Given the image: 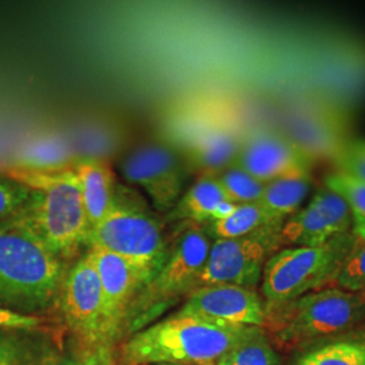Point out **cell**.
I'll list each match as a JSON object with an SVG mask.
<instances>
[{
	"instance_id": "32",
	"label": "cell",
	"mask_w": 365,
	"mask_h": 365,
	"mask_svg": "<svg viewBox=\"0 0 365 365\" xmlns=\"http://www.w3.org/2000/svg\"><path fill=\"white\" fill-rule=\"evenodd\" d=\"M158 365H194V364H158Z\"/></svg>"
},
{
	"instance_id": "20",
	"label": "cell",
	"mask_w": 365,
	"mask_h": 365,
	"mask_svg": "<svg viewBox=\"0 0 365 365\" xmlns=\"http://www.w3.org/2000/svg\"><path fill=\"white\" fill-rule=\"evenodd\" d=\"M276 223L284 222L277 220L271 212L264 209L260 203H250L238 205L235 212L223 221L209 222L207 229L212 240H221L252 235Z\"/></svg>"
},
{
	"instance_id": "18",
	"label": "cell",
	"mask_w": 365,
	"mask_h": 365,
	"mask_svg": "<svg viewBox=\"0 0 365 365\" xmlns=\"http://www.w3.org/2000/svg\"><path fill=\"white\" fill-rule=\"evenodd\" d=\"M227 200L217 176L203 175L179 199L176 206L164 217L167 222L209 223L215 207Z\"/></svg>"
},
{
	"instance_id": "2",
	"label": "cell",
	"mask_w": 365,
	"mask_h": 365,
	"mask_svg": "<svg viewBox=\"0 0 365 365\" xmlns=\"http://www.w3.org/2000/svg\"><path fill=\"white\" fill-rule=\"evenodd\" d=\"M262 330L218 324L178 312L134 334L122 346L120 364L215 365L226 353Z\"/></svg>"
},
{
	"instance_id": "9",
	"label": "cell",
	"mask_w": 365,
	"mask_h": 365,
	"mask_svg": "<svg viewBox=\"0 0 365 365\" xmlns=\"http://www.w3.org/2000/svg\"><path fill=\"white\" fill-rule=\"evenodd\" d=\"M60 304L71 330L91 349L108 348L119 336L88 252L66 272Z\"/></svg>"
},
{
	"instance_id": "26",
	"label": "cell",
	"mask_w": 365,
	"mask_h": 365,
	"mask_svg": "<svg viewBox=\"0 0 365 365\" xmlns=\"http://www.w3.org/2000/svg\"><path fill=\"white\" fill-rule=\"evenodd\" d=\"M334 287L365 294V241H356L339 269Z\"/></svg>"
},
{
	"instance_id": "6",
	"label": "cell",
	"mask_w": 365,
	"mask_h": 365,
	"mask_svg": "<svg viewBox=\"0 0 365 365\" xmlns=\"http://www.w3.org/2000/svg\"><path fill=\"white\" fill-rule=\"evenodd\" d=\"M212 238L207 223L178 222L168 235L164 264L131 304L125 327L138 329L199 288V277L209 259Z\"/></svg>"
},
{
	"instance_id": "13",
	"label": "cell",
	"mask_w": 365,
	"mask_h": 365,
	"mask_svg": "<svg viewBox=\"0 0 365 365\" xmlns=\"http://www.w3.org/2000/svg\"><path fill=\"white\" fill-rule=\"evenodd\" d=\"M179 313L235 327L265 325V303L252 288L217 284L197 288L187 297Z\"/></svg>"
},
{
	"instance_id": "11",
	"label": "cell",
	"mask_w": 365,
	"mask_h": 365,
	"mask_svg": "<svg viewBox=\"0 0 365 365\" xmlns=\"http://www.w3.org/2000/svg\"><path fill=\"white\" fill-rule=\"evenodd\" d=\"M235 167L259 182L310 176L314 161L303 153L284 131H256L241 141Z\"/></svg>"
},
{
	"instance_id": "1",
	"label": "cell",
	"mask_w": 365,
	"mask_h": 365,
	"mask_svg": "<svg viewBox=\"0 0 365 365\" xmlns=\"http://www.w3.org/2000/svg\"><path fill=\"white\" fill-rule=\"evenodd\" d=\"M64 260L46 248L24 211L0 222V306L16 313L45 312L60 299Z\"/></svg>"
},
{
	"instance_id": "22",
	"label": "cell",
	"mask_w": 365,
	"mask_h": 365,
	"mask_svg": "<svg viewBox=\"0 0 365 365\" xmlns=\"http://www.w3.org/2000/svg\"><path fill=\"white\" fill-rule=\"evenodd\" d=\"M325 187L346 202L352 212V233L359 241H365V182L334 170L325 178Z\"/></svg>"
},
{
	"instance_id": "23",
	"label": "cell",
	"mask_w": 365,
	"mask_h": 365,
	"mask_svg": "<svg viewBox=\"0 0 365 365\" xmlns=\"http://www.w3.org/2000/svg\"><path fill=\"white\" fill-rule=\"evenodd\" d=\"M38 341L25 331L0 330V365H39L42 353Z\"/></svg>"
},
{
	"instance_id": "5",
	"label": "cell",
	"mask_w": 365,
	"mask_h": 365,
	"mask_svg": "<svg viewBox=\"0 0 365 365\" xmlns=\"http://www.w3.org/2000/svg\"><path fill=\"white\" fill-rule=\"evenodd\" d=\"M165 223V218L143 196L118 182L111 209L91 227L86 247L110 250L130 261L152 279L167 256Z\"/></svg>"
},
{
	"instance_id": "7",
	"label": "cell",
	"mask_w": 365,
	"mask_h": 365,
	"mask_svg": "<svg viewBox=\"0 0 365 365\" xmlns=\"http://www.w3.org/2000/svg\"><path fill=\"white\" fill-rule=\"evenodd\" d=\"M357 238L352 232L319 247L284 248L267 261L261 279L265 304H280L336 284Z\"/></svg>"
},
{
	"instance_id": "24",
	"label": "cell",
	"mask_w": 365,
	"mask_h": 365,
	"mask_svg": "<svg viewBox=\"0 0 365 365\" xmlns=\"http://www.w3.org/2000/svg\"><path fill=\"white\" fill-rule=\"evenodd\" d=\"M217 179L227 200L235 205L259 203L264 194L265 184L235 165L217 175Z\"/></svg>"
},
{
	"instance_id": "27",
	"label": "cell",
	"mask_w": 365,
	"mask_h": 365,
	"mask_svg": "<svg viewBox=\"0 0 365 365\" xmlns=\"http://www.w3.org/2000/svg\"><path fill=\"white\" fill-rule=\"evenodd\" d=\"M333 163L337 172L365 182V138L351 137Z\"/></svg>"
},
{
	"instance_id": "14",
	"label": "cell",
	"mask_w": 365,
	"mask_h": 365,
	"mask_svg": "<svg viewBox=\"0 0 365 365\" xmlns=\"http://www.w3.org/2000/svg\"><path fill=\"white\" fill-rule=\"evenodd\" d=\"M88 255L99 276L111 321L120 334L133 302L150 277L130 261L110 250L91 247Z\"/></svg>"
},
{
	"instance_id": "17",
	"label": "cell",
	"mask_w": 365,
	"mask_h": 365,
	"mask_svg": "<svg viewBox=\"0 0 365 365\" xmlns=\"http://www.w3.org/2000/svg\"><path fill=\"white\" fill-rule=\"evenodd\" d=\"M241 141L233 131L225 129L210 131L190 146L187 155L188 167L199 172L200 176H217L235 164Z\"/></svg>"
},
{
	"instance_id": "16",
	"label": "cell",
	"mask_w": 365,
	"mask_h": 365,
	"mask_svg": "<svg viewBox=\"0 0 365 365\" xmlns=\"http://www.w3.org/2000/svg\"><path fill=\"white\" fill-rule=\"evenodd\" d=\"M72 168L78 176L90 227H93L111 209L117 192L115 175L105 158H84L72 165Z\"/></svg>"
},
{
	"instance_id": "10",
	"label": "cell",
	"mask_w": 365,
	"mask_h": 365,
	"mask_svg": "<svg viewBox=\"0 0 365 365\" xmlns=\"http://www.w3.org/2000/svg\"><path fill=\"white\" fill-rule=\"evenodd\" d=\"M129 182L140 187L157 212L168 214L182 197L187 168L170 149L160 144L134 150L122 165Z\"/></svg>"
},
{
	"instance_id": "4",
	"label": "cell",
	"mask_w": 365,
	"mask_h": 365,
	"mask_svg": "<svg viewBox=\"0 0 365 365\" xmlns=\"http://www.w3.org/2000/svg\"><path fill=\"white\" fill-rule=\"evenodd\" d=\"M365 325V294L330 287L280 304H265V325L274 345L307 349L317 342L344 339Z\"/></svg>"
},
{
	"instance_id": "19",
	"label": "cell",
	"mask_w": 365,
	"mask_h": 365,
	"mask_svg": "<svg viewBox=\"0 0 365 365\" xmlns=\"http://www.w3.org/2000/svg\"><path fill=\"white\" fill-rule=\"evenodd\" d=\"M312 176L283 178L267 182L261 197V206L280 221H286L299 210L310 194Z\"/></svg>"
},
{
	"instance_id": "8",
	"label": "cell",
	"mask_w": 365,
	"mask_h": 365,
	"mask_svg": "<svg viewBox=\"0 0 365 365\" xmlns=\"http://www.w3.org/2000/svg\"><path fill=\"white\" fill-rule=\"evenodd\" d=\"M282 226L283 223H276L244 237L214 240L199 277V288L232 284L255 289L262 279L267 261L283 247Z\"/></svg>"
},
{
	"instance_id": "15",
	"label": "cell",
	"mask_w": 365,
	"mask_h": 365,
	"mask_svg": "<svg viewBox=\"0 0 365 365\" xmlns=\"http://www.w3.org/2000/svg\"><path fill=\"white\" fill-rule=\"evenodd\" d=\"M288 137L303 153L313 160H331L337 157L351 138L344 118L325 108L303 110L288 117Z\"/></svg>"
},
{
	"instance_id": "31",
	"label": "cell",
	"mask_w": 365,
	"mask_h": 365,
	"mask_svg": "<svg viewBox=\"0 0 365 365\" xmlns=\"http://www.w3.org/2000/svg\"><path fill=\"white\" fill-rule=\"evenodd\" d=\"M237 206H238V205H235V203H232V202H229V200H223V202H221V203L215 207V210H214L212 217H211V221L210 222L223 221V220L229 218V217L235 212Z\"/></svg>"
},
{
	"instance_id": "3",
	"label": "cell",
	"mask_w": 365,
	"mask_h": 365,
	"mask_svg": "<svg viewBox=\"0 0 365 365\" xmlns=\"http://www.w3.org/2000/svg\"><path fill=\"white\" fill-rule=\"evenodd\" d=\"M6 176L31 191L24 217L46 248L68 260L87 245L91 227L72 167H16Z\"/></svg>"
},
{
	"instance_id": "21",
	"label": "cell",
	"mask_w": 365,
	"mask_h": 365,
	"mask_svg": "<svg viewBox=\"0 0 365 365\" xmlns=\"http://www.w3.org/2000/svg\"><path fill=\"white\" fill-rule=\"evenodd\" d=\"M294 365H365V339H339L310 348Z\"/></svg>"
},
{
	"instance_id": "12",
	"label": "cell",
	"mask_w": 365,
	"mask_h": 365,
	"mask_svg": "<svg viewBox=\"0 0 365 365\" xmlns=\"http://www.w3.org/2000/svg\"><path fill=\"white\" fill-rule=\"evenodd\" d=\"M352 212L336 192L319 188L309 205L287 218L280 230L282 245L288 248L319 247L341 235L352 232Z\"/></svg>"
},
{
	"instance_id": "28",
	"label": "cell",
	"mask_w": 365,
	"mask_h": 365,
	"mask_svg": "<svg viewBox=\"0 0 365 365\" xmlns=\"http://www.w3.org/2000/svg\"><path fill=\"white\" fill-rule=\"evenodd\" d=\"M31 191L11 179H0V222L13 218L26 209Z\"/></svg>"
},
{
	"instance_id": "25",
	"label": "cell",
	"mask_w": 365,
	"mask_h": 365,
	"mask_svg": "<svg viewBox=\"0 0 365 365\" xmlns=\"http://www.w3.org/2000/svg\"><path fill=\"white\" fill-rule=\"evenodd\" d=\"M215 365H280V357L262 330L226 353Z\"/></svg>"
},
{
	"instance_id": "30",
	"label": "cell",
	"mask_w": 365,
	"mask_h": 365,
	"mask_svg": "<svg viewBox=\"0 0 365 365\" xmlns=\"http://www.w3.org/2000/svg\"><path fill=\"white\" fill-rule=\"evenodd\" d=\"M56 365H114L110 348H96L81 357L63 360Z\"/></svg>"
},
{
	"instance_id": "29",
	"label": "cell",
	"mask_w": 365,
	"mask_h": 365,
	"mask_svg": "<svg viewBox=\"0 0 365 365\" xmlns=\"http://www.w3.org/2000/svg\"><path fill=\"white\" fill-rule=\"evenodd\" d=\"M41 324L42 318L38 315L16 313L0 306V330L29 331L37 329Z\"/></svg>"
}]
</instances>
